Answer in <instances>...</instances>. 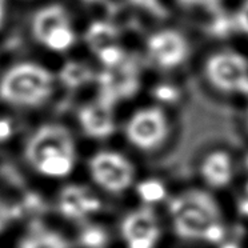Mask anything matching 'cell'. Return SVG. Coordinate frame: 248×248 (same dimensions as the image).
I'll return each instance as SVG.
<instances>
[{
	"instance_id": "obj_18",
	"label": "cell",
	"mask_w": 248,
	"mask_h": 248,
	"mask_svg": "<svg viewBox=\"0 0 248 248\" xmlns=\"http://www.w3.org/2000/svg\"><path fill=\"white\" fill-rule=\"evenodd\" d=\"M60 80L71 88H79L86 86L93 79V71L90 65L81 62H67L60 70Z\"/></svg>"
},
{
	"instance_id": "obj_7",
	"label": "cell",
	"mask_w": 248,
	"mask_h": 248,
	"mask_svg": "<svg viewBox=\"0 0 248 248\" xmlns=\"http://www.w3.org/2000/svg\"><path fill=\"white\" fill-rule=\"evenodd\" d=\"M54 205L56 214L63 220L76 226L93 220L103 210V202L99 194L81 183H65L58 191Z\"/></svg>"
},
{
	"instance_id": "obj_20",
	"label": "cell",
	"mask_w": 248,
	"mask_h": 248,
	"mask_svg": "<svg viewBox=\"0 0 248 248\" xmlns=\"http://www.w3.org/2000/svg\"><path fill=\"white\" fill-rule=\"evenodd\" d=\"M19 217L16 205L0 196V235H3Z\"/></svg>"
},
{
	"instance_id": "obj_3",
	"label": "cell",
	"mask_w": 248,
	"mask_h": 248,
	"mask_svg": "<svg viewBox=\"0 0 248 248\" xmlns=\"http://www.w3.org/2000/svg\"><path fill=\"white\" fill-rule=\"evenodd\" d=\"M54 74L43 65L24 62L10 67L0 79V100L12 107L35 108L52 96Z\"/></svg>"
},
{
	"instance_id": "obj_22",
	"label": "cell",
	"mask_w": 248,
	"mask_h": 248,
	"mask_svg": "<svg viewBox=\"0 0 248 248\" xmlns=\"http://www.w3.org/2000/svg\"><path fill=\"white\" fill-rule=\"evenodd\" d=\"M154 96L163 103H173L179 97V92L173 86L160 84L154 90Z\"/></svg>"
},
{
	"instance_id": "obj_21",
	"label": "cell",
	"mask_w": 248,
	"mask_h": 248,
	"mask_svg": "<svg viewBox=\"0 0 248 248\" xmlns=\"http://www.w3.org/2000/svg\"><path fill=\"white\" fill-rule=\"evenodd\" d=\"M134 6L139 7L144 11L150 12L151 15L156 17H164L167 15L166 8L163 7L160 0H128Z\"/></svg>"
},
{
	"instance_id": "obj_11",
	"label": "cell",
	"mask_w": 248,
	"mask_h": 248,
	"mask_svg": "<svg viewBox=\"0 0 248 248\" xmlns=\"http://www.w3.org/2000/svg\"><path fill=\"white\" fill-rule=\"evenodd\" d=\"M100 97L103 102L113 106L120 99L134 96L139 90V75L134 64L125 60L116 68H107L99 76Z\"/></svg>"
},
{
	"instance_id": "obj_9",
	"label": "cell",
	"mask_w": 248,
	"mask_h": 248,
	"mask_svg": "<svg viewBox=\"0 0 248 248\" xmlns=\"http://www.w3.org/2000/svg\"><path fill=\"white\" fill-rule=\"evenodd\" d=\"M119 232L125 248H157L163 227L152 207L140 205L123 216Z\"/></svg>"
},
{
	"instance_id": "obj_26",
	"label": "cell",
	"mask_w": 248,
	"mask_h": 248,
	"mask_svg": "<svg viewBox=\"0 0 248 248\" xmlns=\"http://www.w3.org/2000/svg\"><path fill=\"white\" fill-rule=\"evenodd\" d=\"M237 214L242 216L243 219L248 220V195H244L243 198L237 200Z\"/></svg>"
},
{
	"instance_id": "obj_24",
	"label": "cell",
	"mask_w": 248,
	"mask_h": 248,
	"mask_svg": "<svg viewBox=\"0 0 248 248\" xmlns=\"http://www.w3.org/2000/svg\"><path fill=\"white\" fill-rule=\"evenodd\" d=\"M184 6L191 7H202V8H207L211 11H217L216 8H219L221 0H179Z\"/></svg>"
},
{
	"instance_id": "obj_5",
	"label": "cell",
	"mask_w": 248,
	"mask_h": 248,
	"mask_svg": "<svg viewBox=\"0 0 248 248\" xmlns=\"http://www.w3.org/2000/svg\"><path fill=\"white\" fill-rule=\"evenodd\" d=\"M31 31L39 44L54 52H64L76 42L70 16L64 7L59 4H49L40 8L33 16Z\"/></svg>"
},
{
	"instance_id": "obj_17",
	"label": "cell",
	"mask_w": 248,
	"mask_h": 248,
	"mask_svg": "<svg viewBox=\"0 0 248 248\" xmlns=\"http://www.w3.org/2000/svg\"><path fill=\"white\" fill-rule=\"evenodd\" d=\"M118 28L111 23L99 20V22H93L87 28L86 42L88 47L96 55L104 48L118 44Z\"/></svg>"
},
{
	"instance_id": "obj_4",
	"label": "cell",
	"mask_w": 248,
	"mask_h": 248,
	"mask_svg": "<svg viewBox=\"0 0 248 248\" xmlns=\"http://www.w3.org/2000/svg\"><path fill=\"white\" fill-rule=\"evenodd\" d=\"M87 171L97 189L113 196L125 194L136 183V167L128 157L112 150L95 152L87 163Z\"/></svg>"
},
{
	"instance_id": "obj_10",
	"label": "cell",
	"mask_w": 248,
	"mask_h": 248,
	"mask_svg": "<svg viewBox=\"0 0 248 248\" xmlns=\"http://www.w3.org/2000/svg\"><path fill=\"white\" fill-rule=\"evenodd\" d=\"M147 51L152 62L160 68H175L187 59L188 43L176 30H162L150 36Z\"/></svg>"
},
{
	"instance_id": "obj_29",
	"label": "cell",
	"mask_w": 248,
	"mask_h": 248,
	"mask_svg": "<svg viewBox=\"0 0 248 248\" xmlns=\"http://www.w3.org/2000/svg\"><path fill=\"white\" fill-rule=\"evenodd\" d=\"M244 195H248V179L247 182H246V184H244Z\"/></svg>"
},
{
	"instance_id": "obj_28",
	"label": "cell",
	"mask_w": 248,
	"mask_h": 248,
	"mask_svg": "<svg viewBox=\"0 0 248 248\" xmlns=\"http://www.w3.org/2000/svg\"><path fill=\"white\" fill-rule=\"evenodd\" d=\"M6 17V0H0V27L4 23Z\"/></svg>"
},
{
	"instance_id": "obj_8",
	"label": "cell",
	"mask_w": 248,
	"mask_h": 248,
	"mask_svg": "<svg viewBox=\"0 0 248 248\" xmlns=\"http://www.w3.org/2000/svg\"><path fill=\"white\" fill-rule=\"evenodd\" d=\"M207 79L217 90L248 95V60L235 51H221L205 62Z\"/></svg>"
},
{
	"instance_id": "obj_31",
	"label": "cell",
	"mask_w": 248,
	"mask_h": 248,
	"mask_svg": "<svg viewBox=\"0 0 248 248\" xmlns=\"http://www.w3.org/2000/svg\"><path fill=\"white\" fill-rule=\"evenodd\" d=\"M83 1H86V3H99L102 0H83Z\"/></svg>"
},
{
	"instance_id": "obj_19",
	"label": "cell",
	"mask_w": 248,
	"mask_h": 248,
	"mask_svg": "<svg viewBox=\"0 0 248 248\" xmlns=\"http://www.w3.org/2000/svg\"><path fill=\"white\" fill-rule=\"evenodd\" d=\"M97 58L106 65V68H116L127 60L124 49L119 44H113L97 54Z\"/></svg>"
},
{
	"instance_id": "obj_27",
	"label": "cell",
	"mask_w": 248,
	"mask_h": 248,
	"mask_svg": "<svg viewBox=\"0 0 248 248\" xmlns=\"http://www.w3.org/2000/svg\"><path fill=\"white\" fill-rule=\"evenodd\" d=\"M217 248H242V246L239 244L237 242H233V240H224V242L221 243L217 246Z\"/></svg>"
},
{
	"instance_id": "obj_13",
	"label": "cell",
	"mask_w": 248,
	"mask_h": 248,
	"mask_svg": "<svg viewBox=\"0 0 248 248\" xmlns=\"http://www.w3.org/2000/svg\"><path fill=\"white\" fill-rule=\"evenodd\" d=\"M74 243L64 232L42 220L28 223L17 237L16 248H72Z\"/></svg>"
},
{
	"instance_id": "obj_14",
	"label": "cell",
	"mask_w": 248,
	"mask_h": 248,
	"mask_svg": "<svg viewBox=\"0 0 248 248\" xmlns=\"http://www.w3.org/2000/svg\"><path fill=\"white\" fill-rule=\"evenodd\" d=\"M200 176L211 189L227 188L231 186L235 176L233 159L227 151L215 150L207 154L200 163Z\"/></svg>"
},
{
	"instance_id": "obj_6",
	"label": "cell",
	"mask_w": 248,
	"mask_h": 248,
	"mask_svg": "<svg viewBox=\"0 0 248 248\" xmlns=\"http://www.w3.org/2000/svg\"><path fill=\"white\" fill-rule=\"evenodd\" d=\"M170 132L167 116L159 107H147L131 115L124 127L125 139L136 150L152 152L160 148Z\"/></svg>"
},
{
	"instance_id": "obj_23",
	"label": "cell",
	"mask_w": 248,
	"mask_h": 248,
	"mask_svg": "<svg viewBox=\"0 0 248 248\" xmlns=\"http://www.w3.org/2000/svg\"><path fill=\"white\" fill-rule=\"evenodd\" d=\"M235 23H236L237 28L248 36V0H246L240 7L236 17H235Z\"/></svg>"
},
{
	"instance_id": "obj_2",
	"label": "cell",
	"mask_w": 248,
	"mask_h": 248,
	"mask_svg": "<svg viewBox=\"0 0 248 248\" xmlns=\"http://www.w3.org/2000/svg\"><path fill=\"white\" fill-rule=\"evenodd\" d=\"M23 159L35 175L46 180L63 182L74 173L78 164L76 141L63 124H42L28 136Z\"/></svg>"
},
{
	"instance_id": "obj_1",
	"label": "cell",
	"mask_w": 248,
	"mask_h": 248,
	"mask_svg": "<svg viewBox=\"0 0 248 248\" xmlns=\"http://www.w3.org/2000/svg\"><path fill=\"white\" fill-rule=\"evenodd\" d=\"M168 219L173 233L186 242L219 246L226 240L227 227L219 202L210 191L189 188L167 202Z\"/></svg>"
},
{
	"instance_id": "obj_15",
	"label": "cell",
	"mask_w": 248,
	"mask_h": 248,
	"mask_svg": "<svg viewBox=\"0 0 248 248\" xmlns=\"http://www.w3.org/2000/svg\"><path fill=\"white\" fill-rule=\"evenodd\" d=\"M74 244L78 248H109L111 233L102 223L90 220L79 226Z\"/></svg>"
},
{
	"instance_id": "obj_30",
	"label": "cell",
	"mask_w": 248,
	"mask_h": 248,
	"mask_svg": "<svg viewBox=\"0 0 248 248\" xmlns=\"http://www.w3.org/2000/svg\"><path fill=\"white\" fill-rule=\"evenodd\" d=\"M244 167H246V170L248 171V154L247 156H246V159H244Z\"/></svg>"
},
{
	"instance_id": "obj_12",
	"label": "cell",
	"mask_w": 248,
	"mask_h": 248,
	"mask_svg": "<svg viewBox=\"0 0 248 248\" xmlns=\"http://www.w3.org/2000/svg\"><path fill=\"white\" fill-rule=\"evenodd\" d=\"M78 120L83 134L95 140H104L116 130L113 106L102 99L83 106L78 113Z\"/></svg>"
},
{
	"instance_id": "obj_25",
	"label": "cell",
	"mask_w": 248,
	"mask_h": 248,
	"mask_svg": "<svg viewBox=\"0 0 248 248\" xmlns=\"http://www.w3.org/2000/svg\"><path fill=\"white\" fill-rule=\"evenodd\" d=\"M12 134H14V125H12L11 120L6 118H0V144L10 140Z\"/></svg>"
},
{
	"instance_id": "obj_32",
	"label": "cell",
	"mask_w": 248,
	"mask_h": 248,
	"mask_svg": "<svg viewBox=\"0 0 248 248\" xmlns=\"http://www.w3.org/2000/svg\"><path fill=\"white\" fill-rule=\"evenodd\" d=\"M247 122H248V113H247Z\"/></svg>"
},
{
	"instance_id": "obj_16",
	"label": "cell",
	"mask_w": 248,
	"mask_h": 248,
	"mask_svg": "<svg viewBox=\"0 0 248 248\" xmlns=\"http://www.w3.org/2000/svg\"><path fill=\"white\" fill-rule=\"evenodd\" d=\"M134 191L141 205L152 208L157 204L167 203L170 199L167 186L162 179L146 178L139 180L134 186Z\"/></svg>"
}]
</instances>
